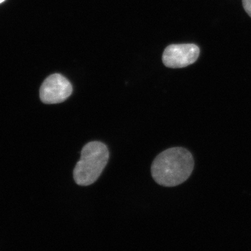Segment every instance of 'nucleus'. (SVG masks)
<instances>
[{
	"instance_id": "nucleus-6",
	"label": "nucleus",
	"mask_w": 251,
	"mask_h": 251,
	"mask_svg": "<svg viewBox=\"0 0 251 251\" xmlns=\"http://www.w3.org/2000/svg\"><path fill=\"white\" fill-rule=\"evenodd\" d=\"M5 0H0V4H1V3H2L3 1H4Z\"/></svg>"
},
{
	"instance_id": "nucleus-1",
	"label": "nucleus",
	"mask_w": 251,
	"mask_h": 251,
	"mask_svg": "<svg viewBox=\"0 0 251 251\" xmlns=\"http://www.w3.org/2000/svg\"><path fill=\"white\" fill-rule=\"evenodd\" d=\"M194 169L193 155L186 149L172 148L162 151L153 160L151 175L157 184L174 187L190 177Z\"/></svg>"
},
{
	"instance_id": "nucleus-5",
	"label": "nucleus",
	"mask_w": 251,
	"mask_h": 251,
	"mask_svg": "<svg viewBox=\"0 0 251 251\" xmlns=\"http://www.w3.org/2000/svg\"><path fill=\"white\" fill-rule=\"evenodd\" d=\"M242 2L246 12L251 17V0H242Z\"/></svg>"
},
{
	"instance_id": "nucleus-4",
	"label": "nucleus",
	"mask_w": 251,
	"mask_h": 251,
	"mask_svg": "<svg viewBox=\"0 0 251 251\" xmlns=\"http://www.w3.org/2000/svg\"><path fill=\"white\" fill-rule=\"evenodd\" d=\"M199 55L200 49L196 44H173L165 49L162 59L166 67L179 69L196 62Z\"/></svg>"
},
{
	"instance_id": "nucleus-3",
	"label": "nucleus",
	"mask_w": 251,
	"mask_h": 251,
	"mask_svg": "<svg viewBox=\"0 0 251 251\" xmlns=\"http://www.w3.org/2000/svg\"><path fill=\"white\" fill-rule=\"evenodd\" d=\"M72 92V85L69 80L61 74H54L43 82L40 89V98L44 103H60L65 101Z\"/></svg>"
},
{
	"instance_id": "nucleus-2",
	"label": "nucleus",
	"mask_w": 251,
	"mask_h": 251,
	"mask_svg": "<svg viewBox=\"0 0 251 251\" xmlns=\"http://www.w3.org/2000/svg\"><path fill=\"white\" fill-rule=\"evenodd\" d=\"M109 151L105 144L99 141L86 144L81 151L80 161L74 168V178L79 186L94 184L108 164Z\"/></svg>"
}]
</instances>
